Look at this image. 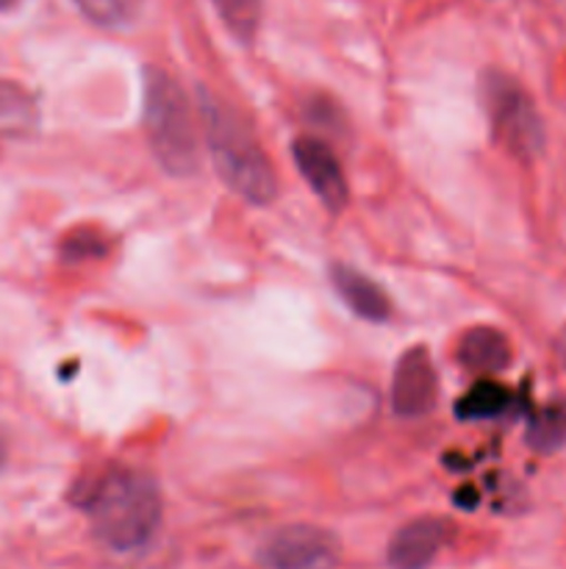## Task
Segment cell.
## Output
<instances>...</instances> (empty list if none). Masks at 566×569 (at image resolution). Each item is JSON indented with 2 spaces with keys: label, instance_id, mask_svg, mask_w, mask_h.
Instances as JSON below:
<instances>
[{
  "label": "cell",
  "instance_id": "1",
  "mask_svg": "<svg viewBox=\"0 0 566 569\" xmlns=\"http://www.w3.org/2000/svg\"><path fill=\"white\" fill-rule=\"evenodd\" d=\"M198 114L216 176L228 183V189L253 206L272 203L277 198L275 167L242 111L211 89L200 87Z\"/></svg>",
  "mask_w": 566,
  "mask_h": 569
},
{
  "label": "cell",
  "instance_id": "2",
  "mask_svg": "<svg viewBox=\"0 0 566 569\" xmlns=\"http://www.w3.org/2000/svg\"><path fill=\"white\" fill-rule=\"evenodd\" d=\"M92 531L105 548L128 553L150 542L161 522V495L153 478L142 470L120 467L100 478L87 503Z\"/></svg>",
  "mask_w": 566,
  "mask_h": 569
},
{
  "label": "cell",
  "instance_id": "3",
  "mask_svg": "<svg viewBox=\"0 0 566 569\" xmlns=\"http://www.w3.org/2000/svg\"><path fill=\"white\" fill-rule=\"evenodd\" d=\"M142 122L150 150L166 176L189 178L200 167V128L181 83L159 67L142 72Z\"/></svg>",
  "mask_w": 566,
  "mask_h": 569
},
{
  "label": "cell",
  "instance_id": "4",
  "mask_svg": "<svg viewBox=\"0 0 566 569\" xmlns=\"http://www.w3.org/2000/svg\"><path fill=\"white\" fill-rule=\"evenodd\" d=\"M481 98L499 144L522 161L538 159L547 144V133L536 103L519 81L505 72H486L481 81Z\"/></svg>",
  "mask_w": 566,
  "mask_h": 569
},
{
  "label": "cell",
  "instance_id": "5",
  "mask_svg": "<svg viewBox=\"0 0 566 569\" xmlns=\"http://www.w3.org/2000/svg\"><path fill=\"white\" fill-rule=\"evenodd\" d=\"M338 539L316 526H286L264 539L259 548L261 569H333L338 561Z\"/></svg>",
  "mask_w": 566,
  "mask_h": 569
},
{
  "label": "cell",
  "instance_id": "6",
  "mask_svg": "<svg viewBox=\"0 0 566 569\" xmlns=\"http://www.w3.org/2000/svg\"><path fill=\"white\" fill-rule=\"evenodd\" d=\"M438 395V376L433 367L431 353L422 345L405 350L394 365L392 389H388V403L397 417L414 420L433 411Z\"/></svg>",
  "mask_w": 566,
  "mask_h": 569
},
{
  "label": "cell",
  "instance_id": "7",
  "mask_svg": "<svg viewBox=\"0 0 566 569\" xmlns=\"http://www.w3.org/2000/svg\"><path fill=\"white\" fill-rule=\"evenodd\" d=\"M292 159L311 192L327 211H342L350 200L347 178L331 144L316 137H297L292 142Z\"/></svg>",
  "mask_w": 566,
  "mask_h": 569
},
{
  "label": "cell",
  "instance_id": "8",
  "mask_svg": "<svg viewBox=\"0 0 566 569\" xmlns=\"http://www.w3.org/2000/svg\"><path fill=\"white\" fill-rule=\"evenodd\" d=\"M447 522L436 517H422L400 528L388 542V567L392 569H425L433 565L438 550L447 542Z\"/></svg>",
  "mask_w": 566,
  "mask_h": 569
},
{
  "label": "cell",
  "instance_id": "9",
  "mask_svg": "<svg viewBox=\"0 0 566 569\" xmlns=\"http://www.w3.org/2000/svg\"><path fill=\"white\" fill-rule=\"evenodd\" d=\"M331 281L333 289L338 292V298L347 303V309L353 315H358L361 320L370 322H383L392 317V303H388V295L372 281L370 276L358 272L350 264H333L331 267Z\"/></svg>",
  "mask_w": 566,
  "mask_h": 569
},
{
  "label": "cell",
  "instance_id": "10",
  "mask_svg": "<svg viewBox=\"0 0 566 569\" xmlns=\"http://www.w3.org/2000/svg\"><path fill=\"white\" fill-rule=\"evenodd\" d=\"M458 361L481 376H494L511 365V342L492 326H477L461 337Z\"/></svg>",
  "mask_w": 566,
  "mask_h": 569
},
{
  "label": "cell",
  "instance_id": "11",
  "mask_svg": "<svg viewBox=\"0 0 566 569\" xmlns=\"http://www.w3.org/2000/svg\"><path fill=\"white\" fill-rule=\"evenodd\" d=\"M39 126V106L33 94L17 81H0V137H28Z\"/></svg>",
  "mask_w": 566,
  "mask_h": 569
},
{
  "label": "cell",
  "instance_id": "12",
  "mask_svg": "<svg viewBox=\"0 0 566 569\" xmlns=\"http://www.w3.org/2000/svg\"><path fill=\"white\" fill-rule=\"evenodd\" d=\"M511 403V392L497 381H481L458 400L455 415L458 420H492L499 417Z\"/></svg>",
  "mask_w": 566,
  "mask_h": 569
},
{
  "label": "cell",
  "instance_id": "13",
  "mask_svg": "<svg viewBox=\"0 0 566 569\" xmlns=\"http://www.w3.org/2000/svg\"><path fill=\"white\" fill-rule=\"evenodd\" d=\"M527 445L538 453H555L566 445V400L538 411L527 428Z\"/></svg>",
  "mask_w": 566,
  "mask_h": 569
},
{
  "label": "cell",
  "instance_id": "14",
  "mask_svg": "<svg viewBox=\"0 0 566 569\" xmlns=\"http://www.w3.org/2000/svg\"><path fill=\"white\" fill-rule=\"evenodd\" d=\"M81 17H87L92 26L120 31L128 28L142 11L144 0H72Z\"/></svg>",
  "mask_w": 566,
  "mask_h": 569
},
{
  "label": "cell",
  "instance_id": "15",
  "mask_svg": "<svg viewBox=\"0 0 566 569\" xmlns=\"http://www.w3.org/2000/svg\"><path fill=\"white\" fill-rule=\"evenodd\" d=\"M220 11L222 22L231 28V33L242 42H250L259 31L261 22V0H211Z\"/></svg>",
  "mask_w": 566,
  "mask_h": 569
},
{
  "label": "cell",
  "instance_id": "16",
  "mask_svg": "<svg viewBox=\"0 0 566 569\" xmlns=\"http://www.w3.org/2000/svg\"><path fill=\"white\" fill-rule=\"evenodd\" d=\"M64 253L70 259H94V256L103 253V239L94 237V233H78L64 242Z\"/></svg>",
  "mask_w": 566,
  "mask_h": 569
},
{
  "label": "cell",
  "instance_id": "17",
  "mask_svg": "<svg viewBox=\"0 0 566 569\" xmlns=\"http://www.w3.org/2000/svg\"><path fill=\"white\" fill-rule=\"evenodd\" d=\"M3 461H6V445L0 442V467H3Z\"/></svg>",
  "mask_w": 566,
  "mask_h": 569
},
{
  "label": "cell",
  "instance_id": "18",
  "mask_svg": "<svg viewBox=\"0 0 566 569\" xmlns=\"http://www.w3.org/2000/svg\"><path fill=\"white\" fill-rule=\"evenodd\" d=\"M11 3H14V0H0V11H6V9H9Z\"/></svg>",
  "mask_w": 566,
  "mask_h": 569
}]
</instances>
